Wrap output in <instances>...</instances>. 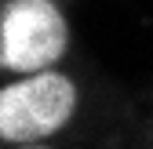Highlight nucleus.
Masks as SVG:
<instances>
[{"label":"nucleus","mask_w":153,"mask_h":149,"mask_svg":"<svg viewBox=\"0 0 153 149\" xmlns=\"http://www.w3.org/2000/svg\"><path fill=\"white\" fill-rule=\"evenodd\" d=\"M80 109V84L66 69H36L0 87V142H51Z\"/></svg>","instance_id":"f257e3e1"},{"label":"nucleus","mask_w":153,"mask_h":149,"mask_svg":"<svg viewBox=\"0 0 153 149\" xmlns=\"http://www.w3.org/2000/svg\"><path fill=\"white\" fill-rule=\"evenodd\" d=\"M11 149H55L51 142H22V145H11Z\"/></svg>","instance_id":"7ed1b4c3"},{"label":"nucleus","mask_w":153,"mask_h":149,"mask_svg":"<svg viewBox=\"0 0 153 149\" xmlns=\"http://www.w3.org/2000/svg\"><path fill=\"white\" fill-rule=\"evenodd\" d=\"M69 44V18L55 0H7L0 11V69L11 77L59 66Z\"/></svg>","instance_id":"f03ea898"}]
</instances>
